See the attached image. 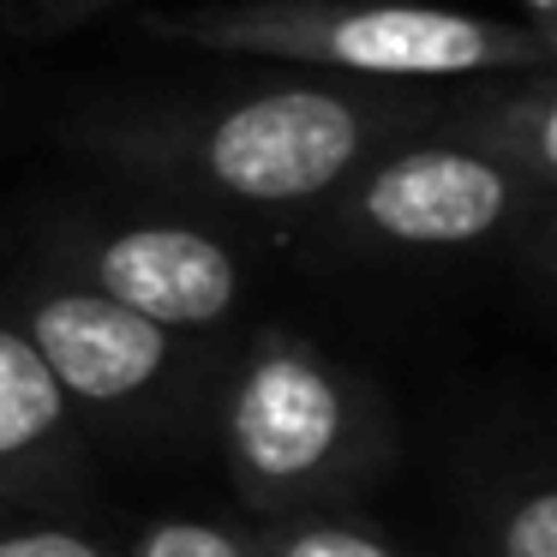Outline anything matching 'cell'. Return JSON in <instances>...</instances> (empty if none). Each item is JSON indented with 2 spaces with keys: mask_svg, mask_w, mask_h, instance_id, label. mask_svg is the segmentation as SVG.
Returning <instances> with one entry per match:
<instances>
[{
  "mask_svg": "<svg viewBox=\"0 0 557 557\" xmlns=\"http://www.w3.org/2000/svg\"><path fill=\"white\" fill-rule=\"evenodd\" d=\"M372 145L360 109L330 90H264L205 126L193 162L210 186L246 205L324 198Z\"/></svg>",
  "mask_w": 557,
  "mask_h": 557,
  "instance_id": "obj_4",
  "label": "cell"
},
{
  "mask_svg": "<svg viewBox=\"0 0 557 557\" xmlns=\"http://www.w3.org/2000/svg\"><path fill=\"white\" fill-rule=\"evenodd\" d=\"M18 324L37 342L66 401L97 420H138L145 408H162L193 366L186 336L138 318L90 282H49L25 294Z\"/></svg>",
  "mask_w": 557,
  "mask_h": 557,
  "instance_id": "obj_3",
  "label": "cell"
},
{
  "mask_svg": "<svg viewBox=\"0 0 557 557\" xmlns=\"http://www.w3.org/2000/svg\"><path fill=\"white\" fill-rule=\"evenodd\" d=\"M264 557H408L389 545L372 521L348 509H312V516H282V521H252Z\"/></svg>",
  "mask_w": 557,
  "mask_h": 557,
  "instance_id": "obj_9",
  "label": "cell"
},
{
  "mask_svg": "<svg viewBox=\"0 0 557 557\" xmlns=\"http://www.w3.org/2000/svg\"><path fill=\"white\" fill-rule=\"evenodd\" d=\"M528 7H533V13H540V18H545V13H552V0H528Z\"/></svg>",
  "mask_w": 557,
  "mask_h": 557,
  "instance_id": "obj_12",
  "label": "cell"
},
{
  "mask_svg": "<svg viewBox=\"0 0 557 557\" xmlns=\"http://www.w3.org/2000/svg\"><path fill=\"white\" fill-rule=\"evenodd\" d=\"M78 282L133 306L138 318L174 336L228 324V312L240 306V258L216 234L186 228V222H133V228L90 240Z\"/></svg>",
  "mask_w": 557,
  "mask_h": 557,
  "instance_id": "obj_6",
  "label": "cell"
},
{
  "mask_svg": "<svg viewBox=\"0 0 557 557\" xmlns=\"http://www.w3.org/2000/svg\"><path fill=\"white\" fill-rule=\"evenodd\" d=\"M85 480V425L13 306H0V516L49 509Z\"/></svg>",
  "mask_w": 557,
  "mask_h": 557,
  "instance_id": "obj_7",
  "label": "cell"
},
{
  "mask_svg": "<svg viewBox=\"0 0 557 557\" xmlns=\"http://www.w3.org/2000/svg\"><path fill=\"white\" fill-rule=\"evenodd\" d=\"M126 557H264L252 521L216 516H157L133 533Z\"/></svg>",
  "mask_w": 557,
  "mask_h": 557,
  "instance_id": "obj_10",
  "label": "cell"
},
{
  "mask_svg": "<svg viewBox=\"0 0 557 557\" xmlns=\"http://www.w3.org/2000/svg\"><path fill=\"white\" fill-rule=\"evenodd\" d=\"M216 449L252 521L342 509L396 461L389 401L288 330H258L216 401Z\"/></svg>",
  "mask_w": 557,
  "mask_h": 557,
  "instance_id": "obj_1",
  "label": "cell"
},
{
  "mask_svg": "<svg viewBox=\"0 0 557 557\" xmlns=\"http://www.w3.org/2000/svg\"><path fill=\"white\" fill-rule=\"evenodd\" d=\"M480 557H557V492L540 461H509L480 485L473 516Z\"/></svg>",
  "mask_w": 557,
  "mask_h": 557,
  "instance_id": "obj_8",
  "label": "cell"
},
{
  "mask_svg": "<svg viewBox=\"0 0 557 557\" xmlns=\"http://www.w3.org/2000/svg\"><path fill=\"white\" fill-rule=\"evenodd\" d=\"M157 37L210 54L342 66L366 78H473V73H545V25H504L425 0H234L181 18H150Z\"/></svg>",
  "mask_w": 557,
  "mask_h": 557,
  "instance_id": "obj_2",
  "label": "cell"
},
{
  "mask_svg": "<svg viewBox=\"0 0 557 557\" xmlns=\"http://www.w3.org/2000/svg\"><path fill=\"white\" fill-rule=\"evenodd\" d=\"M0 557H126L109 540H97L78 521H61L49 509H18L0 516Z\"/></svg>",
  "mask_w": 557,
  "mask_h": 557,
  "instance_id": "obj_11",
  "label": "cell"
},
{
  "mask_svg": "<svg viewBox=\"0 0 557 557\" xmlns=\"http://www.w3.org/2000/svg\"><path fill=\"white\" fill-rule=\"evenodd\" d=\"M540 198L516 169L473 145H413L377 162L348 198V228L377 246L456 252L504 234L521 205Z\"/></svg>",
  "mask_w": 557,
  "mask_h": 557,
  "instance_id": "obj_5",
  "label": "cell"
}]
</instances>
